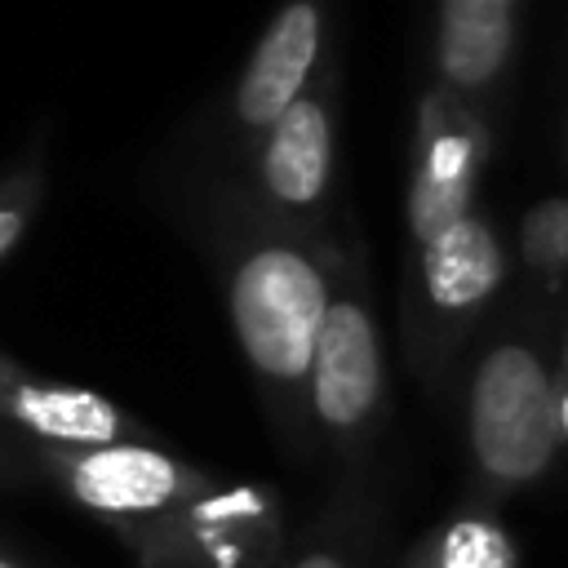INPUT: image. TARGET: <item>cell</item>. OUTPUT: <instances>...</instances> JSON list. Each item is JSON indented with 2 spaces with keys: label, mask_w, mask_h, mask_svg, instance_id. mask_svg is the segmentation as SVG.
<instances>
[{
  "label": "cell",
  "mask_w": 568,
  "mask_h": 568,
  "mask_svg": "<svg viewBox=\"0 0 568 568\" xmlns=\"http://www.w3.org/2000/svg\"><path fill=\"white\" fill-rule=\"evenodd\" d=\"M324 271L293 244H257L226 284V311L244 359L275 386L311 377L315 342L328 315Z\"/></svg>",
  "instance_id": "6da1fadb"
},
{
  "label": "cell",
  "mask_w": 568,
  "mask_h": 568,
  "mask_svg": "<svg viewBox=\"0 0 568 568\" xmlns=\"http://www.w3.org/2000/svg\"><path fill=\"white\" fill-rule=\"evenodd\" d=\"M559 444V404L541 359L524 346H497L470 382V448L501 479L524 484L546 470Z\"/></svg>",
  "instance_id": "7a4b0ae2"
},
{
  "label": "cell",
  "mask_w": 568,
  "mask_h": 568,
  "mask_svg": "<svg viewBox=\"0 0 568 568\" xmlns=\"http://www.w3.org/2000/svg\"><path fill=\"white\" fill-rule=\"evenodd\" d=\"M49 462L62 488L80 506L120 524L164 515L182 506L195 488V475L178 457L138 439H120L102 448H49Z\"/></svg>",
  "instance_id": "3957f363"
},
{
  "label": "cell",
  "mask_w": 568,
  "mask_h": 568,
  "mask_svg": "<svg viewBox=\"0 0 568 568\" xmlns=\"http://www.w3.org/2000/svg\"><path fill=\"white\" fill-rule=\"evenodd\" d=\"M311 408L328 430L368 422L382 395V346L368 306L355 293H333L311 359Z\"/></svg>",
  "instance_id": "277c9868"
},
{
  "label": "cell",
  "mask_w": 568,
  "mask_h": 568,
  "mask_svg": "<svg viewBox=\"0 0 568 568\" xmlns=\"http://www.w3.org/2000/svg\"><path fill=\"white\" fill-rule=\"evenodd\" d=\"M324 40V13L315 0L284 4L271 27L262 31L257 49L248 53V67L235 84V115L248 129H271L288 106H297L306 93V80L315 71Z\"/></svg>",
  "instance_id": "5b68a950"
},
{
  "label": "cell",
  "mask_w": 568,
  "mask_h": 568,
  "mask_svg": "<svg viewBox=\"0 0 568 568\" xmlns=\"http://www.w3.org/2000/svg\"><path fill=\"white\" fill-rule=\"evenodd\" d=\"M0 417L18 422L49 448H102L129 435L124 413L106 395L89 386L27 377L4 359H0Z\"/></svg>",
  "instance_id": "8992f818"
},
{
  "label": "cell",
  "mask_w": 568,
  "mask_h": 568,
  "mask_svg": "<svg viewBox=\"0 0 568 568\" xmlns=\"http://www.w3.org/2000/svg\"><path fill=\"white\" fill-rule=\"evenodd\" d=\"M257 173L266 195L284 209H311L324 200L333 178V120L320 98H302L266 129Z\"/></svg>",
  "instance_id": "52a82bcc"
},
{
  "label": "cell",
  "mask_w": 568,
  "mask_h": 568,
  "mask_svg": "<svg viewBox=\"0 0 568 568\" xmlns=\"http://www.w3.org/2000/svg\"><path fill=\"white\" fill-rule=\"evenodd\" d=\"M515 44V4L510 0H448L439 9V71L457 89L488 84Z\"/></svg>",
  "instance_id": "ba28073f"
},
{
  "label": "cell",
  "mask_w": 568,
  "mask_h": 568,
  "mask_svg": "<svg viewBox=\"0 0 568 568\" xmlns=\"http://www.w3.org/2000/svg\"><path fill=\"white\" fill-rule=\"evenodd\" d=\"M475 138L462 129H435L422 146L413 186H408V226L417 244H430L439 231L466 217L475 186Z\"/></svg>",
  "instance_id": "9c48e42d"
},
{
  "label": "cell",
  "mask_w": 568,
  "mask_h": 568,
  "mask_svg": "<svg viewBox=\"0 0 568 568\" xmlns=\"http://www.w3.org/2000/svg\"><path fill=\"white\" fill-rule=\"evenodd\" d=\"M422 280L439 311L479 306L501 280V248L488 222L466 213L430 244H422Z\"/></svg>",
  "instance_id": "30bf717a"
},
{
  "label": "cell",
  "mask_w": 568,
  "mask_h": 568,
  "mask_svg": "<svg viewBox=\"0 0 568 568\" xmlns=\"http://www.w3.org/2000/svg\"><path fill=\"white\" fill-rule=\"evenodd\" d=\"M422 568H515L506 532L488 519H453L430 546Z\"/></svg>",
  "instance_id": "8fae6325"
},
{
  "label": "cell",
  "mask_w": 568,
  "mask_h": 568,
  "mask_svg": "<svg viewBox=\"0 0 568 568\" xmlns=\"http://www.w3.org/2000/svg\"><path fill=\"white\" fill-rule=\"evenodd\" d=\"M528 257L532 262L568 257V204H541L528 217Z\"/></svg>",
  "instance_id": "7c38bea8"
},
{
  "label": "cell",
  "mask_w": 568,
  "mask_h": 568,
  "mask_svg": "<svg viewBox=\"0 0 568 568\" xmlns=\"http://www.w3.org/2000/svg\"><path fill=\"white\" fill-rule=\"evenodd\" d=\"M27 222H31V191H27V186L0 191V262H4V257L13 253V244L22 240Z\"/></svg>",
  "instance_id": "4fadbf2b"
},
{
  "label": "cell",
  "mask_w": 568,
  "mask_h": 568,
  "mask_svg": "<svg viewBox=\"0 0 568 568\" xmlns=\"http://www.w3.org/2000/svg\"><path fill=\"white\" fill-rule=\"evenodd\" d=\"M293 568H346L337 555H328V550H311V555H302Z\"/></svg>",
  "instance_id": "5bb4252c"
},
{
  "label": "cell",
  "mask_w": 568,
  "mask_h": 568,
  "mask_svg": "<svg viewBox=\"0 0 568 568\" xmlns=\"http://www.w3.org/2000/svg\"><path fill=\"white\" fill-rule=\"evenodd\" d=\"M0 568H22V564H13V559H4V555H0Z\"/></svg>",
  "instance_id": "9a60e30c"
}]
</instances>
